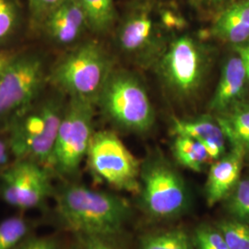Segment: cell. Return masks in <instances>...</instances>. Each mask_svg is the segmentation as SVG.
<instances>
[{
	"label": "cell",
	"mask_w": 249,
	"mask_h": 249,
	"mask_svg": "<svg viewBox=\"0 0 249 249\" xmlns=\"http://www.w3.org/2000/svg\"><path fill=\"white\" fill-rule=\"evenodd\" d=\"M56 221L74 235L115 237L122 231L130 213L126 200L73 181L54 187Z\"/></svg>",
	"instance_id": "cell-1"
},
{
	"label": "cell",
	"mask_w": 249,
	"mask_h": 249,
	"mask_svg": "<svg viewBox=\"0 0 249 249\" xmlns=\"http://www.w3.org/2000/svg\"><path fill=\"white\" fill-rule=\"evenodd\" d=\"M68 100L48 84L33 104L9 121L2 132L14 160H31L48 168Z\"/></svg>",
	"instance_id": "cell-2"
},
{
	"label": "cell",
	"mask_w": 249,
	"mask_h": 249,
	"mask_svg": "<svg viewBox=\"0 0 249 249\" xmlns=\"http://www.w3.org/2000/svg\"><path fill=\"white\" fill-rule=\"evenodd\" d=\"M115 70L104 45L91 39L74 45L52 64L48 84L68 98L87 101L96 106L101 91Z\"/></svg>",
	"instance_id": "cell-3"
},
{
	"label": "cell",
	"mask_w": 249,
	"mask_h": 249,
	"mask_svg": "<svg viewBox=\"0 0 249 249\" xmlns=\"http://www.w3.org/2000/svg\"><path fill=\"white\" fill-rule=\"evenodd\" d=\"M164 88L178 100L192 98L201 89L211 65L208 47L189 35L167 43L155 61Z\"/></svg>",
	"instance_id": "cell-4"
},
{
	"label": "cell",
	"mask_w": 249,
	"mask_h": 249,
	"mask_svg": "<svg viewBox=\"0 0 249 249\" xmlns=\"http://www.w3.org/2000/svg\"><path fill=\"white\" fill-rule=\"evenodd\" d=\"M53 63L42 49H21L0 80V131L48 85Z\"/></svg>",
	"instance_id": "cell-5"
},
{
	"label": "cell",
	"mask_w": 249,
	"mask_h": 249,
	"mask_svg": "<svg viewBox=\"0 0 249 249\" xmlns=\"http://www.w3.org/2000/svg\"><path fill=\"white\" fill-rule=\"evenodd\" d=\"M95 107L87 101L68 100L48 166L53 177L72 181L79 173L95 132Z\"/></svg>",
	"instance_id": "cell-6"
},
{
	"label": "cell",
	"mask_w": 249,
	"mask_h": 249,
	"mask_svg": "<svg viewBox=\"0 0 249 249\" xmlns=\"http://www.w3.org/2000/svg\"><path fill=\"white\" fill-rule=\"evenodd\" d=\"M96 107L112 123L127 130L146 132L154 123V111L147 90L141 80L126 71H113Z\"/></svg>",
	"instance_id": "cell-7"
},
{
	"label": "cell",
	"mask_w": 249,
	"mask_h": 249,
	"mask_svg": "<svg viewBox=\"0 0 249 249\" xmlns=\"http://www.w3.org/2000/svg\"><path fill=\"white\" fill-rule=\"evenodd\" d=\"M90 171L99 179L119 190H141L140 162L115 132L95 131L87 154Z\"/></svg>",
	"instance_id": "cell-8"
},
{
	"label": "cell",
	"mask_w": 249,
	"mask_h": 249,
	"mask_svg": "<svg viewBox=\"0 0 249 249\" xmlns=\"http://www.w3.org/2000/svg\"><path fill=\"white\" fill-rule=\"evenodd\" d=\"M53 178L37 162L13 160L0 173V199L21 212L44 209L53 198Z\"/></svg>",
	"instance_id": "cell-9"
},
{
	"label": "cell",
	"mask_w": 249,
	"mask_h": 249,
	"mask_svg": "<svg viewBox=\"0 0 249 249\" xmlns=\"http://www.w3.org/2000/svg\"><path fill=\"white\" fill-rule=\"evenodd\" d=\"M116 36L120 50L141 64L155 63L167 44L151 0L137 1L127 9L117 22Z\"/></svg>",
	"instance_id": "cell-10"
},
{
	"label": "cell",
	"mask_w": 249,
	"mask_h": 249,
	"mask_svg": "<svg viewBox=\"0 0 249 249\" xmlns=\"http://www.w3.org/2000/svg\"><path fill=\"white\" fill-rule=\"evenodd\" d=\"M141 174L143 204L150 213L164 218L186 210L187 187L180 175L166 160L152 159L144 165Z\"/></svg>",
	"instance_id": "cell-11"
},
{
	"label": "cell",
	"mask_w": 249,
	"mask_h": 249,
	"mask_svg": "<svg viewBox=\"0 0 249 249\" xmlns=\"http://www.w3.org/2000/svg\"><path fill=\"white\" fill-rule=\"evenodd\" d=\"M89 32L78 0H64L45 18L36 34L56 47L74 46Z\"/></svg>",
	"instance_id": "cell-12"
},
{
	"label": "cell",
	"mask_w": 249,
	"mask_h": 249,
	"mask_svg": "<svg viewBox=\"0 0 249 249\" xmlns=\"http://www.w3.org/2000/svg\"><path fill=\"white\" fill-rule=\"evenodd\" d=\"M246 153L232 148L229 153L216 160L212 165L206 184V198L213 206L226 198L240 180L243 160Z\"/></svg>",
	"instance_id": "cell-13"
},
{
	"label": "cell",
	"mask_w": 249,
	"mask_h": 249,
	"mask_svg": "<svg viewBox=\"0 0 249 249\" xmlns=\"http://www.w3.org/2000/svg\"><path fill=\"white\" fill-rule=\"evenodd\" d=\"M173 132L176 136L188 137L201 143L210 160H218L225 153V135L216 118L211 116L175 119Z\"/></svg>",
	"instance_id": "cell-14"
},
{
	"label": "cell",
	"mask_w": 249,
	"mask_h": 249,
	"mask_svg": "<svg viewBox=\"0 0 249 249\" xmlns=\"http://www.w3.org/2000/svg\"><path fill=\"white\" fill-rule=\"evenodd\" d=\"M247 81V71L240 56L236 54L228 58L211 100L210 110L219 115L236 104L244 92Z\"/></svg>",
	"instance_id": "cell-15"
},
{
	"label": "cell",
	"mask_w": 249,
	"mask_h": 249,
	"mask_svg": "<svg viewBox=\"0 0 249 249\" xmlns=\"http://www.w3.org/2000/svg\"><path fill=\"white\" fill-rule=\"evenodd\" d=\"M211 35L234 45L249 41V0H234L215 17Z\"/></svg>",
	"instance_id": "cell-16"
},
{
	"label": "cell",
	"mask_w": 249,
	"mask_h": 249,
	"mask_svg": "<svg viewBox=\"0 0 249 249\" xmlns=\"http://www.w3.org/2000/svg\"><path fill=\"white\" fill-rule=\"evenodd\" d=\"M215 118L231 147L249 152V105L236 103Z\"/></svg>",
	"instance_id": "cell-17"
},
{
	"label": "cell",
	"mask_w": 249,
	"mask_h": 249,
	"mask_svg": "<svg viewBox=\"0 0 249 249\" xmlns=\"http://www.w3.org/2000/svg\"><path fill=\"white\" fill-rule=\"evenodd\" d=\"M88 22L89 33L96 36L109 34L118 22L115 0H78Z\"/></svg>",
	"instance_id": "cell-18"
},
{
	"label": "cell",
	"mask_w": 249,
	"mask_h": 249,
	"mask_svg": "<svg viewBox=\"0 0 249 249\" xmlns=\"http://www.w3.org/2000/svg\"><path fill=\"white\" fill-rule=\"evenodd\" d=\"M28 20L19 0H0V46H8Z\"/></svg>",
	"instance_id": "cell-19"
},
{
	"label": "cell",
	"mask_w": 249,
	"mask_h": 249,
	"mask_svg": "<svg viewBox=\"0 0 249 249\" xmlns=\"http://www.w3.org/2000/svg\"><path fill=\"white\" fill-rule=\"evenodd\" d=\"M36 223L22 214L8 217L0 222V249H15L32 234Z\"/></svg>",
	"instance_id": "cell-20"
},
{
	"label": "cell",
	"mask_w": 249,
	"mask_h": 249,
	"mask_svg": "<svg viewBox=\"0 0 249 249\" xmlns=\"http://www.w3.org/2000/svg\"><path fill=\"white\" fill-rule=\"evenodd\" d=\"M174 155L178 162L187 169L201 172L210 157L203 145L195 140L177 136L174 142Z\"/></svg>",
	"instance_id": "cell-21"
},
{
	"label": "cell",
	"mask_w": 249,
	"mask_h": 249,
	"mask_svg": "<svg viewBox=\"0 0 249 249\" xmlns=\"http://www.w3.org/2000/svg\"><path fill=\"white\" fill-rule=\"evenodd\" d=\"M192 242L184 230L174 229L143 236L141 249H193Z\"/></svg>",
	"instance_id": "cell-22"
},
{
	"label": "cell",
	"mask_w": 249,
	"mask_h": 249,
	"mask_svg": "<svg viewBox=\"0 0 249 249\" xmlns=\"http://www.w3.org/2000/svg\"><path fill=\"white\" fill-rule=\"evenodd\" d=\"M226 198V209L233 219L249 224V179L239 180Z\"/></svg>",
	"instance_id": "cell-23"
},
{
	"label": "cell",
	"mask_w": 249,
	"mask_h": 249,
	"mask_svg": "<svg viewBox=\"0 0 249 249\" xmlns=\"http://www.w3.org/2000/svg\"><path fill=\"white\" fill-rule=\"evenodd\" d=\"M231 249H249V224L237 220L223 221L217 224Z\"/></svg>",
	"instance_id": "cell-24"
},
{
	"label": "cell",
	"mask_w": 249,
	"mask_h": 249,
	"mask_svg": "<svg viewBox=\"0 0 249 249\" xmlns=\"http://www.w3.org/2000/svg\"><path fill=\"white\" fill-rule=\"evenodd\" d=\"M64 0H27V22L37 33L45 18Z\"/></svg>",
	"instance_id": "cell-25"
},
{
	"label": "cell",
	"mask_w": 249,
	"mask_h": 249,
	"mask_svg": "<svg viewBox=\"0 0 249 249\" xmlns=\"http://www.w3.org/2000/svg\"><path fill=\"white\" fill-rule=\"evenodd\" d=\"M69 249V248H68ZM57 234H32L15 249H68Z\"/></svg>",
	"instance_id": "cell-26"
},
{
	"label": "cell",
	"mask_w": 249,
	"mask_h": 249,
	"mask_svg": "<svg viewBox=\"0 0 249 249\" xmlns=\"http://www.w3.org/2000/svg\"><path fill=\"white\" fill-rule=\"evenodd\" d=\"M193 242L204 244L211 249H231L217 227H198L195 231Z\"/></svg>",
	"instance_id": "cell-27"
},
{
	"label": "cell",
	"mask_w": 249,
	"mask_h": 249,
	"mask_svg": "<svg viewBox=\"0 0 249 249\" xmlns=\"http://www.w3.org/2000/svg\"><path fill=\"white\" fill-rule=\"evenodd\" d=\"M76 244L73 249H123L119 247L115 237L96 235H75Z\"/></svg>",
	"instance_id": "cell-28"
},
{
	"label": "cell",
	"mask_w": 249,
	"mask_h": 249,
	"mask_svg": "<svg viewBox=\"0 0 249 249\" xmlns=\"http://www.w3.org/2000/svg\"><path fill=\"white\" fill-rule=\"evenodd\" d=\"M193 8L201 13L216 15L234 0H188Z\"/></svg>",
	"instance_id": "cell-29"
},
{
	"label": "cell",
	"mask_w": 249,
	"mask_h": 249,
	"mask_svg": "<svg viewBox=\"0 0 249 249\" xmlns=\"http://www.w3.org/2000/svg\"><path fill=\"white\" fill-rule=\"evenodd\" d=\"M21 49L9 47V46H0V80L7 71L9 65L18 55Z\"/></svg>",
	"instance_id": "cell-30"
},
{
	"label": "cell",
	"mask_w": 249,
	"mask_h": 249,
	"mask_svg": "<svg viewBox=\"0 0 249 249\" xmlns=\"http://www.w3.org/2000/svg\"><path fill=\"white\" fill-rule=\"evenodd\" d=\"M14 160L6 134L0 131V173Z\"/></svg>",
	"instance_id": "cell-31"
},
{
	"label": "cell",
	"mask_w": 249,
	"mask_h": 249,
	"mask_svg": "<svg viewBox=\"0 0 249 249\" xmlns=\"http://www.w3.org/2000/svg\"><path fill=\"white\" fill-rule=\"evenodd\" d=\"M234 50L243 61L249 82V41L241 45H234Z\"/></svg>",
	"instance_id": "cell-32"
},
{
	"label": "cell",
	"mask_w": 249,
	"mask_h": 249,
	"mask_svg": "<svg viewBox=\"0 0 249 249\" xmlns=\"http://www.w3.org/2000/svg\"><path fill=\"white\" fill-rule=\"evenodd\" d=\"M194 245H195V248L196 249H211L209 247H207L204 244H201V243H196V242H193Z\"/></svg>",
	"instance_id": "cell-33"
},
{
	"label": "cell",
	"mask_w": 249,
	"mask_h": 249,
	"mask_svg": "<svg viewBox=\"0 0 249 249\" xmlns=\"http://www.w3.org/2000/svg\"><path fill=\"white\" fill-rule=\"evenodd\" d=\"M72 249V247H71V248H69V249Z\"/></svg>",
	"instance_id": "cell-34"
}]
</instances>
